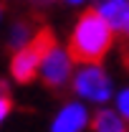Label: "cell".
<instances>
[{
	"label": "cell",
	"instance_id": "8992f818",
	"mask_svg": "<svg viewBox=\"0 0 129 132\" xmlns=\"http://www.w3.org/2000/svg\"><path fill=\"white\" fill-rule=\"evenodd\" d=\"M99 13L109 23L112 31L129 36V0H104Z\"/></svg>",
	"mask_w": 129,
	"mask_h": 132
},
{
	"label": "cell",
	"instance_id": "9a60e30c",
	"mask_svg": "<svg viewBox=\"0 0 129 132\" xmlns=\"http://www.w3.org/2000/svg\"><path fill=\"white\" fill-rule=\"evenodd\" d=\"M101 3H104V0H101Z\"/></svg>",
	"mask_w": 129,
	"mask_h": 132
},
{
	"label": "cell",
	"instance_id": "30bf717a",
	"mask_svg": "<svg viewBox=\"0 0 129 132\" xmlns=\"http://www.w3.org/2000/svg\"><path fill=\"white\" fill-rule=\"evenodd\" d=\"M116 107H119L122 117H127V122H129V89H124V92L116 97Z\"/></svg>",
	"mask_w": 129,
	"mask_h": 132
},
{
	"label": "cell",
	"instance_id": "5b68a950",
	"mask_svg": "<svg viewBox=\"0 0 129 132\" xmlns=\"http://www.w3.org/2000/svg\"><path fill=\"white\" fill-rule=\"evenodd\" d=\"M86 122H89L86 109L81 104H76V102H71L56 114L53 125H51V132H81L86 127Z\"/></svg>",
	"mask_w": 129,
	"mask_h": 132
},
{
	"label": "cell",
	"instance_id": "5bb4252c",
	"mask_svg": "<svg viewBox=\"0 0 129 132\" xmlns=\"http://www.w3.org/2000/svg\"><path fill=\"white\" fill-rule=\"evenodd\" d=\"M66 3H73V5H76V3H81V0H66Z\"/></svg>",
	"mask_w": 129,
	"mask_h": 132
},
{
	"label": "cell",
	"instance_id": "8fae6325",
	"mask_svg": "<svg viewBox=\"0 0 129 132\" xmlns=\"http://www.w3.org/2000/svg\"><path fill=\"white\" fill-rule=\"evenodd\" d=\"M122 64L129 71V36H122Z\"/></svg>",
	"mask_w": 129,
	"mask_h": 132
},
{
	"label": "cell",
	"instance_id": "7c38bea8",
	"mask_svg": "<svg viewBox=\"0 0 129 132\" xmlns=\"http://www.w3.org/2000/svg\"><path fill=\"white\" fill-rule=\"evenodd\" d=\"M28 3H31L33 8H38V10H46V8H51V5L56 3V0H28Z\"/></svg>",
	"mask_w": 129,
	"mask_h": 132
},
{
	"label": "cell",
	"instance_id": "52a82bcc",
	"mask_svg": "<svg viewBox=\"0 0 129 132\" xmlns=\"http://www.w3.org/2000/svg\"><path fill=\"white\" fill-rule=\"evenodd\" d=\"M43 26V20H41V15H20L15 18V23H13V28H10V38H8V48L13 51H20L28 41H31L33 36H35V31Z\"/></svg>",
	"mask_w": 129,
	"mask_h": 132
},
{
	"label": "cell",
	"instance_id": "ba28073f",
	"mask_svg": "<svg viewBox=\"0 0 129 132\" xmlns=\"http://www.w3.org/2000/svg\"><path fill=\"white\" fill-rule=\"evenodd\" d=\"M94 132H124V125L119 114H114L112 109H99L94 114V122H91Z\"/></svg>",
	"mask_w": 129,
	"mask_h": 132
},
{
	"label": "cell",
	"instance_id": "3957f363",
	"mask_svg": "<svg viewBox=\"0 0 129 132\" xmlns=\"http://www.w3.org/2000/svg\"><path fill=\"white\" fill-rule=\"evenodd\" d=\"M71 89L79 97L89 99V102L104 104V102H109V97H112V79L99 66H86V69H81L79 74L73 76Z\"/></svg>",
	"mask_w": 129,
	"mask_h": 132
},
{
	"label": "cell",
	"instance_id": "7a4b0ae2",
	"mask_svg": "<svg viewBox=\"0 0 129 132\" xmlns=\"http://www.w3.org/2000/svg\"><path fill=\"white\" fill-rule=\"evenodd\" d=\"M51 48H56V33H53V28H51L48 23H43L31 41L20 51L13 53V59H10V76L18 84H31L38 76L41 64L48 56Z\"/></svg>",
	"mask_w": 129,
	"mask_h": 132
},
{
	"label": "cell",
	"instance_id": "9c48e42d",
	"mask_svg": "<svg viewBox=\"0 0 129 132\" xmlns=\"http://www.w3.org/2000/svg\"><path fill=\"white\" fill-rule=\"evenodd\" d=\"M10 109H13V97H10V89H8V84L0 79V122L10 114Z\"/></svg>",
	"mask_w": 129,
	"mask_h": 132
},
{
	"label": "cell",
	"instance_id": "277c9868",
	"mask_svg": "<svg viewBox=\"0 0 129 132\" xmlns=\"http://www.w3.org/2000/svg\"><path fill=\"white\" fill-rule=\"evenodd\" d=\"M41 79L56 94H61L68 86V79H71V59H68L66 51H61L58 46L48 51V56L41 64Z\"/></svg>",
	"mask_w": 129,
	"mask_h": 132
},
{
	"label": "cell",
	"instance_id": "6da1fadb",
	"mask_svg": "<svg viewBox=\"0 0 129 132\" xmlns=\"http://www.w3.org/2000/svg\"><path fill=\"white\" fill-rule=\"evenodd\" d=\"M112 43H114V31L109 28V23L101 18L96 8H86L71 31L66 53L76 64L99 66L104 61V56L109 53Z\"/></svg>",
	"mask_w": 129,
	"mask_h": 132
},
{
	"label": "cell",
	"instance_id": "4fadbf2b",
	"mask_svg": "<svg viewBox=\"0 0 129 132\" xmlns=\"http://www.w3.org/2000/svg\"><path fill=\"white\" fill-rule=\"evenodd\" d=\"M3 13H5V3L0 0V18H3Z\"/></svg>",
	"mask_w": 129,
	"mask_h": 132
}]
</instances>
